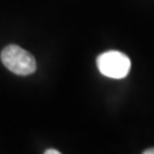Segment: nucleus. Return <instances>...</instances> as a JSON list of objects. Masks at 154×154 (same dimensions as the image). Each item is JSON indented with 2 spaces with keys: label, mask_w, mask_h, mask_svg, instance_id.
Wrapping results in <instances>:
<instances>
[{
  "label": "nucleus",
  "mask_w": 154,
  "mask_h": 154,
  "mask_svg": "<svg viewBox=\"0 0 154 154\" xmlns=\"http://www.w3.org/2000/svg\"><path fill=\"white\" fill-rule=\"evenodd\" d=\"M131 62L123 53L111 50L98 56L97 67L99 72L107 78L122 79L126 78L130 71Z\"/></svg>",
  "instance_id": "f03ea898"
},
{
  "label": "nucleus",
  "mask_w": 154,
  "mask_h": 154,
  "mask_svg": "<svg viewBox=\"0 0 154 154\" xmlns=\"http://www.w3.org/2000/svg\"><path fill=\"white\" fill-rule=\"evenodd\" d=\"M1 62L17 75H30L37 70V62L32 54L16 45H9L1 51Z\"/></svg>",
  "instance_id": "f257e3e1"
},
{
  "label": "nucleus",
  "mask_w": 154,
  "mask_h": 154,
  "mask_svg": "<svg viewBox=\"0 0 154 154\" xmlns=\"http://www.w3.org/2000/svg\"><path fill=\"white\" fill-rule=\"evenodd\" d=\"M144 154H154V149H149L143 152Z\"/></svg>",
  "instance_id": "20e7f679"
},
{
  "label": "nucleus",
  "mask_w": 154,
  "mask_h": 154,
  "mask_svg": "<svg viewBox=\"0 0 154 154\" xmlns=\"http://www.w3.org/2000/svg\"><path fill=\"white\" fill-rule=\"evenodd\" d=\"M60 153H61V152L55 149H47V151H45V154H60Z\"/></svg>",
  "instance_id": "7ed1b4c3"
}]
</instances>
